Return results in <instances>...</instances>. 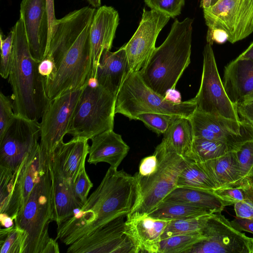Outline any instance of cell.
<instances>
[{
  "label": "cell",
  "instance_id": "1",
  "mask_svg": "<svg viewBox=\"0 0 253 253\" xmlns=\"http://www.w3.org/2000/svg\"><path fill=\"white\" fill-rule=\"evenodd\" d=\"M94 15L93 10L82 8L53 22L48 54L58 65L54 78L45 82L49 100L83 87L91 78L90 30Z\"/></svg>",
  "mask_w": 253,
  "mask_h": 253
},
{
  "label": "cell",
  "instance_id": "2",
  "mask_svg": "<svg viewBox=\"0 0 253 253\" xmlns=\"http://www.w3.org/2000/svg\"><path fill=\"white\" fill-rule=\"evenodd\" d=\"M139 200L135 176L110 167L83 206L57 226L56 239L69 246L104 224L129 214Z\"/></svg>",
  "mask_w": 253,
  "mask_h": 253
},
{
  "label": "cell",
  "instance_id": "3",
  "mask_svg": "<svg viewBox=\"0 0 253 253\" xmlns=\"http://www.w3.org/2000/svg\"><path fill=\"white\" fill-rule=\"evenodd\" d=\"M11 30L12 55L8 82L13 111L15 115L38 121L50 101L45 92V79L39 73V63L31 54L21 17Z\"/></svg>",
  "mask_w": 253,
  "mask_h": 253
},
{
  "label": "cell",
  "instance_id": "4",
  "mask_svg": "<svg viewBox=\"0 0 253 253\" xmlns=\"http://www.w3.org/2000/svg\"><path fill=\"white\" fill-rule=\"evenodd\" d=\"M193 22L189 17L175 20L165 41L138 72L146 84L164 97L168 91L175 89L190 63Z\"/></svg>",
  "mask_w": 253,
  "mask_h": 253
},
{
  "label": "cell",
  "instance_id": "5",
  "mask_svg": "<svg viewBox=\"0 0 253 253\" xmlns=\"http://www.w3.org/2000/svg\"><path fill=\"white\" fill-rule=\"evenodd\" d=\"M196 109L194 98L180 102L169 101L148 86L138 72L131 71L117 95L115 104V114H122L130 120L143 113H159L189 119Z\"/></svg>",
  "mask_w": 253,
  "mask_h": 253
},
{
  "label": "cell",
  "instance_id": "6",
  "mask_svg": "<svg viewBox=\"0 0 253 253\" xmlns=\"http://www.w3.org/2000/svg\"><path fill=\"white\" fill-rule=\"evenodd\" d=\"M51 179L47 160L28 199L14 220V224L27 234L24 253H42L50 237L52 221Z\"/></svg>",
  "mask_w": 253,
  "mask_h": 253
},
{
  "label": "cell",
  "instance_id": "7",
  "mask_svg": "<svg viewBox=\"0 0 253 253\" xmlns=\"http://www.w3.org/2000/svg\"><path fill=\"white\" fill-rule=\"evenodd\" d=\"M154 152L158 159V168L148 177L136 178L139 200L126 218L148 215L154 210L176 188L178 176L190 161L175 152L163 140L156 146Z\"/></svg>",
  "mask_w": 253,
  "mask_h": 253
},
{
  "label": "cell",
  "instance_id": "8",
  "mask_svg": "<svg viewBox=\"0 0 253 253\" xmlns=\"http://www.w3.org/2000/svg\"><path fill=\"white\" fill-rule=\"evenodd\" d=\"M116 96L101 85L86 84L75 108L68 133L91 139L106 130L113 129Z\"/></svg>",
  "mask_w": 253,
  "mask_h": 253
},
{
  "label": "cell",
  "instance_id": "9",
  "mask_svg": "<svg viewBox=\"0 0 253 253\" xmlns=\"http://www.w3.org/2000/svg\"><path fill=\"white\" fill-rule=\"evenodd\" d=\"M46 157L39 143L15 170L0 168V215L14 221L28 199Z\"/></svg>",
  "mask_w": 253,
  "mask_h": 253
},
{
  "label": "cell",
  "instance_id": "10",
  "mask_svg": "<svg viewBox=\"0 0 253 253\" xmlns=\"http://www.w3.org/2000/svg\"><path fill=\"white\" fill-rule=\"evenodd\" d=\"M200 86L194 97L196 110L216 117L240 122L236 105L229 99L219 76L212 45L203 50Z\"/></svg>",
  "mask_w": 253,
  "mask_h": 253
},
{
  "label": "cell",
  "instance_id": "11",
  "mask_svg": "<svg viewBox=\"0 0 253 253\" xmlns=\"http://www.w3.org/2000/svg\"><path fill=\"white\" fill-rule=\"evenodd\" d=\"M203 11L208 30H224L232 43L253 32V0H218Z\"/></svg>",
  "mask_w": 253,
  "mask_h": 253
},
{
  "label": "cell",
  "instance_id": "12",
  "mask_svg": "<svg viewBox=\"0 0 253 253\" xmlns=\"http://www.w3.org/2000/svg\"><path fill=\"white\" fill-rule=\"evenodd\" d=\"M126 216L116 218L69 245L68 253H137L126 224Z\"/></svg>",
  "mask_w": 253,
  "mask_h": 253
},
{
  "label": "cell",
  "instance_id": "13",
  "mask_svg": "<svg viewBox=\"0 0 253 253\" xmlns=\"http://www.w3.org/2000/svg\"><path fill=\"white\" fill-rule=\"evenodd\" d=\"M221 213L210 215L201 231L205 239L186 253H252V238L236 229Z\"/></svg>",
  "mask_w": 253,
  "mask_h": 253
},
{
  "label": "cell",
  "instance_id": "14",
  "mask_svg": "<svg viewBox=\"0 0 253 253\" xmlns=\"http://www.w3.org/2000/svg\"><path fill=\"white\" fill-rule=\"evenodd\" d=\"M84 86L50 100L40 122V147L50 156L63 141Z\"/></svg>",
  "mask_w": 253,
  "mask_h": 253
},
{
  "label": "cell",
  "instance_id": "15",
  "mask_svg": "<svg viewBox=\"0 0 253 253\" xmlns=\"http://www.w3.org/2000/svg\"><path fill=\"white\" fill-rule=\"evenodd\" d=\"M40 123L15 115L0 138V168L13 171L39 143Z\"/></svg>",
  "mask_w": 253,
  "mask_h": 253
},
{
  "label": "cell",
  "instance_id": "16",
  "mask_svg": "<svg viewBox=\"0 0 253 253\" xmlns=\"http://www.w3.org/2000/svg\"><path fill=\"white\" fill-rule=\"evenodd\" d=\"M193 137L220 141L237 151L253 139V128L247 124L216 117L195 110L189 119Z\"/></svg>",
  "mask_w": 253,
  "mask_h": 253
},
{
  "label": "cell",
  "instance_id": "17",
  "mask_svg": "<svg viewBox=\"0 0 253 253\" xmlns=\"http://www.w3.org/2000/svg\"><path fill=\"white\" fill-rule=\"evenodd\" d=\"M170 18L156 10L143 9L136 31L124 45L131 72H139L144 66L156 48L159 34Z\"/></svg>",
  "mask_w": 253,
  "mask_h": 253
},
{
  "label": "cell",
  "instance_id": "18",
  "mask_svg": "<svg viewBox=\"0 0 253 253\" xmlns=\"http://www.w3.org/2000/svg\"><path fill=\"white\" fill-rule=\"evenodd\" d=\"M20 13L31 54L39 63L46 57L49 43L47 0H22Z\"/></svg>",
  "mask_w": 253,
  "mask_h": 253
},
{
  "label": "cell",
  "instance_id": "19",
  "mask_svg": "<svg viewBox=\"0 0 253 253\" xmlns=\"http://www.w3.org/2000/svg\"><path fill=\"white\" fill-rule=\"evenodd\" d=\"M118 11L112 6L103 5L96 9L90 30L91 50V77L95 78L101 55L112 47L119 24Z\"/></svg>",
  "mask_w": 253,
  "mask_h": 253
},
{
  "label": "cell",
  "instance_id": "20",
  "mask_svg": "<svg viewBox=\"0 0 253 253\" xmlns=\"http://www.w3.org/2000/svg\"><path fill=\"white\" fill-rule=\"evenodd\" d=\"M46 156L51 179L52 220L58 226L72 216L83 203L76 195L74 182L65 178L56 169L51 155Z\"/></svg>",
  "mask_w": 253,
  "mask_h": 253
},
{
  "label": "cell",
  "instance_id": "21",
  "mask_svg": "<svg viewBox=\"0 0 253 253\" xmlns=\"http://www.w3.org/2000/svg\"><path fill=\"white\" fill-rule=\"evenodd\" d=\"M88 139L73 138L67 142H62L51 155L54 166L66 178L74 182L82 169L89 153Z\"/></svg>",
  "mask_w": 253,
  "mask_h": 253
},
{
  "label": "cell",
  "instance_id": "22",
  "mask_svg": "<svg viewBox=\"0 0 253 253\" xmlns=\"http://www.w3.org/2000/svg\"><path fill=\"white\" fill-rule=\"evenodd\" d=\"M124 45L114 52L105 50L97 68L95 78L100 85L116 95L130 72Z\"/></svg>",
  "mask_w": 253,
  "mask_h": 253
},
{
  "label": "cell",
  "instance_id": "23",
  "mask_svg": "<svg viewBox=\"0 0 253 253\" xmlns=\"http://www.w3.org/2000/svg\"><path fill=\"white\" fill-rule=\"evenodd\" d=\"M91 140L87 160L89 164L96 165L104 162L109 164L110 167L118 169L129 150V147L123 140L122 136L113 129L99 133Z\"/></svg>",
  "mask_w": 253,
  "mask_h": 253
},
{
  "label": "cell",
  "instance_id": "24",
  "mask_svg": "<svg viewBox=\"0 0 253 253\" xmlns=\"http://www.w3.org/2000/svg\"><path fill=\"white\" fill-rule=\"evenodd\" d=\"M170 221L148 215L126 218V226L137 253H158L161 236Z\"/></svg>",
  "mask_w": 253,
  "mask_h": 253
},
{
  "label": "cell",
  "instance_id": "25",
  "mask_svg": "<svg viewBox=\"0 0 253 253\" xmlns=\"http://www.w3.org/2000/svg\"><path fill=\"white\" fill-rule=\"evenodd\" d=\"M222 83L235 105L253 91V61L237 57L224 68Z\"/></svg>",
  "mask_w": 253,
  "mask_h": 253
},
{
  "label": "cell",
  "instance_id": "26",
  "mask_svg": "<svg viewBox=\"0 0 253 253\" xmlns=\"http://www.w3.org/2000/svg\"><path fill=\"white\" fill-rule=\"evenodd\" d=\"M205 170L217 188L239 187L244 184L236 151L203 162H198Z\"/></svg>",
  "mask_w": 253,
  "mask_h": 253
},
{
  "label": "cell",
  "instance_id": "27",
  "mask_svg": "<svg viewBox=\"0 0 253 253\" xmlns=\"http://www.w3.org/2000/svg\"><path fill=\"white\" fill-rule=\"evenodd\" d=\"M164 201L189 204L205 208L213 213L221 212L227 206L213 191L183 187L175 188Z\"/></svg>",
  "mask_w": 253,
  "mask_h": 253
},
{
  "label": "cell",
  "instance_id": "28",
  "mask_svg": "<svg viewBox=\"0 0 253 253\" xmlns=\"http://www.w3.org/2000/svg\"><path fill=\"white\" fill-rule=\"evenodd\" d=\"M193 138L189 119L178 117L164 134L162 140L177 154L186 157L191 149Z\"/></svg>",
  "mask_w": 253,
  "mask_h": 253
},
{
  "label": "cell",
  "instance_id": "29",
  "mask_svg": "<svg viewBox=\"0 0 253 253\" xmlns=\"http://www.w3.org/2000/svg\"><path fill=\"white\" fill-rule=\"evenodd\" d=\"M213 213L205 208L174 201H163L148 215L166 220L197 217Z\"/></svg>",
  "mask_w": 253,
  "mask_h": 253
},
{
  "label": "cell",
  "instance_id": "30",
  "mask_svg": "<svg viewBox=\"0 0 253 253\" xmlns=\"http://www.w3.org/2000/svg\"><path fill=\"white\" fill-rule=\"evenodd\" d=\"M176 187L213 191L217 187L210 177L196 162L190 160L180 172Z\"/></svg>",
  "mask_w": 253,
  "mask_h": 253
},
{
  "label": "cell",
  "instance_id": "31",
  "mask_svg": "<svg viewBox=\"0 0 253 253\" xmlns=\"http://www.w3.org/2000/svg\"><path fill=\"white\" fill-rule=\"evenodd\" d=\"M232 151L226 143L220 141L194 137L186 158L196 162H203L220 157Z\"/></svg>",
  "mask_w": 253,
  "mask_h": 253
},
{
  "label": "cell",
  "instance_id": "32",
  "mask_svg": "<svg viewBox=\"0 0 253 253\" xmlns=\"http://www.w3.org/2000/svg\"><path fill=\"white\" fill-rule=\"evenodd\" d=\"M201 231L172 236L161 240L158 253H186L204 239Z\"/></svg>",
  "mask_w": 253,
  "mask_h": 253
},
{
  "label": "cell",
  "instance_id": "33",
  "mask_svg": "<svg viewBox=\"0 0 253 253\" xmlns=\"http://www.w3.org/2000/svg\"><path fill=\"white\" fill-rule=\"evenodd\" d=\"M24 230L14 225L0 230V253H24L27 240Z\"/></svg>",
  "mask_w": 253,
  "mask_h": 253
},
{
  "label": "cell",
  "instance_id": "34",
  "mask_svg": "<svg viewBox=\"0 0 253 253\" xmlns=\"http://www.w3.org/2000/svg\"><path fill=\"white\" fill-rule=\"evenodd\" d=\"M211 214L170 220L161 236V240L176 235L201 231Z\"/></svg>",
  "mask_w": 253,
  "mask_h": 253
},
{
  "label": "cell",
  "instance_id": "35",
  "mask_svg": "<svg viewBox=\"0 0 253 253\" xmlns=\"http://www.w3.org/2000/svg\"><path fill=\"white\" fill-rule=\"evenodd\" d=\"M176 118L159 113H143L138 115L135 120L141 121L149 129L159 135L165 133Z\"/></svg>",
  "mask_w": 253,
  "mask_h": 253
},
{
  "label": "cell",
  "instance_id": "36",
  "mask_svg": "<svg viewBox=\"0 0 253 253\" xmlns=\"http://www.w3.org/2000/svg\"><path fill=\"white\" fill-rule=\"evenodd\" d=\"M236 153L245 184L253 179V139L245 142Z\"/></svg>",
  "mask_w": 253,
  "mask_h": 253
},
{
  "label": "cell",
  "instance_id": "37",
  "mask_svg": "<svg viewBox=\"0 0 253 253\" xmlns=\"http://www.w3.org/2000/svg\"><path fill=\"white\" fill-rule=\"evenodd\" d=\"M13 31L12 30L5 37L0 34L1 58L0 64V74L3 79L8 78L12 55Z\"/></svg>",
  "mask_w": 253,
  "mask_h": 253
},
{
  "label": "cell",
  "instance_id": "38",
  "mask_svg": "<svg viewBox=\"0 0 253 253\" xmlns=\"http://www.w3.org/2000/svg\"><path fill=\"white\" fill-rule=\"evenodd\" d=\"M144 2L151 9L174 18L181 13L185 0H144Z\"/></svg>",
  "mask_w": 253,
  "mask_h": 253
},
{
  "label": "cell",
  "instance_id": "39",
  "mask_svg": "<svg viewBox=\"0 0 253 253\" xmlns=\"http://www.w3.org/2000/svg\"><path fill=\"white\" fill-rule=\"evenodd\" d=\"M15 116L11 100L0 92V138L4 134Z\"/></svg>",
  "mask_w": 253,
  "mask_h": 253
},
{
  "label": "cell",
  "instance_id": "40",
  "mask_svg": "<svg viewBox=\"0 0 253 253\" xmlns=\"http://www.w3.org/2000/svg\"><path fill=\"white\" fill-rule=\"evenodd\" d=\"M213 193L227 206L247 199L242 186L219 187L214 189Z\"/></svg>",
  "mask_w": 253,
  "mask_h": 253
},
{
  "label": "cell",
  "instance_id": "41",
  "mask_svg": "<svg viewBox=\"0 0 253 253\" xmlns=\"http://www.w3.org/2000/svg\"><path fill=\"white\" fill-rule=\"evenodd\" d=\"M93 183L90 180L85 169L83 168L74 182V188L76 196L83 203L85 202Z\"/></svg>",
  "mask_w": 253,
  "mask_h": 253
},
{
  "label": "cell",
  "instance_id": "42",
  "mask_svg": "<svg viewBox=\"0 0 253 253\" xmlns=\"http://www.w3.org/2000/svg\"><path fill=\"white\" fill-rule=\"evenodd\" d=\"M235 105L240 120L253 128V91L245 96Z\"/></svg>",
  "mask_w": 253,
  "mask_h": 253
},
{
  "label": "cell",
  "instance_id": "43",
  "mask_svg": "<svg viewBox=\"0 0 253 253\" xmlns=\"http://www.w3.org/2000/svg\"><path fill=\"white\" fill-rule=\"evenodd\" d=\"M158 166V159L156 153L142 159L140 162L138 171L134 175L137 179L146 178L153 173Z\"/></svg>",
  "mask_w": 253,
  "mask_h": 253
},
{
  "label": "cell",
  "instance_id": "44",
  "mask_svg": "<svg viewBox=\"0 0 253 253\" xmlns=\"http://www.w3.org/2000/svg\"><path fill=\"white\" fill-rule=\"evenodd\" d=\"M39 74L45 79V82L52 80L57 71V68L54 60L48 56H46L38 65Z\"/></svg>",
  "mask_w": 253,
  "mask_h": 253
},
{
  "label": "cell",
  "instance_id": "45",
  "mask_svg": "<svg viewBox=\"0 0 253 253\" xmlns=\"http://www.w3.org/2000/svg\"><path fill=\"white\" fill-rule=\"evenodd\" d=\"M237 217L250 219L253 218V202L249 199L237 202L234 204Z\"/></svg>",
  "mask_w": 253,
  "mask_h": 253
},
{
  "label": "cell",
  "instance_id": "46",
  "mask_svg": "<svg viewBox=\"0 0 253 253\" xmlns=\"http://www.w3.org/2000/svg\"><path fill=\"white\" fill-rule=\"evenodd\" d=\"M228 41L227 34L223 30L215 29L208 30L207 35V43L212 45L214 42L219 44H222Z\"/></svg>",
  "mask_w": 253,
  "mask_h": 253
},
{
  "label": "cell",
  "instance_id": "47",
  "mask_svg": "<svg viewBox=\"0 0 253 253\" xmlns=\"http://www.w3.org/2000/svg\"><path fill=\"white\" fill-rule=\"evenodd\" d=\"M232 225L240 231H246L253 234V218L250 219L236 217L230 221Z\"/></svg>",
  "mask_w": 253,
  "mask_h": 253
},
{
  "label": "cell",
  "instance_id": "48",
  "mask_svg": "<svg viewBox=\"0 0 253 253\" xmlns=\"http://www.w3.org/2000/svg\"><path fill=\"white\" fill-rule=\"evenodd\" d=\"M59 247L56 240L50 238L42 253H59Z\"/></svg>",
  "mask_w": 253,
  "mask_h": 253
},
{
  "label": "cell",
  "instance_id": "49",
  "mask_svg": "<svg viewBox=\"0 0 253 253\" xmlns=\"http://www.w3.org/2000/svg\"><path fill=\"white\" fill-rule=\"evenodd\" d=\"M165 98L169 101L172 102H181L180 94L175 89L168 91L166 93Z\"/></svg>",
  "mask_w": 253,
  "mask_h": 253
},
{
  "label": "cell",
  "instance_id": "50",
  "mask_svg": "<svg viewBox=\"0 0 253 253\" xmlns=\"http://www.w3.org/2000/svg\"><path fill=\"white\" fill-rule=\"evenodd\" d=\"M247 197L253 202V179L242 186Z\"/></svg>",
  "mask_w": 253,
  "mask_h": 253
},
{
  "label": "cell",
  "instance_id": "51",
  "mask_svg": "<svg viewBox=\"0 0 253 253\" xmlns=\"http://www.w3.org/2000/svg\"><path fill=\"white\" fill-rule=\"evenodd\" d=\"M238 57L253 61V42Z\"/></svg>",
  "mask_w": 253,
  "mask_h": 253
},
{
  "label": "cell",
  "instance_id": "52",
  "mask_svg": "<svg viewBox=\"0 0 253 253\" xmlns=\"http://www.w3.org/2000/svg\"><path fill=\"white\" fill-rule=\"evenodd\" d=\"M93 8H99L101 6V0H86Z\"/></svg>",
  "mask_w": 253,
  "mask_h": 253
},
{
  "label": "cell",
  "instance_id": "53",
  "mask_svg": "<svg viewBox=\"0 0 253 253\" xmlns=\"http://www.w3.org/2000/svg\"><path fill=\"white\" fill-rule=\"evenodd\" d=\"M212 0H201V7L203 9L208 8L211 5Z\"/></svg>",
  "mask_w": 253,
  "mask_h": 253
},
{
  "label": "cell",
  "instance_id": "54",
  "mask_svg": "<svg viewBox=\"0 0 253 253\" xmlns=\"http://www.w3.org/2000/svg\"><path fill=\"white\" fill-rule=\"evenodd\" d=\"M218 0H211V5L214 4Z\"/></svg>",
  "mask_w": 253,
  "mask_h": 253
},
{
  "label": "cell",
  "instance_id": "55",
  "mask_svg": "<svg viewBox=\"0 0 253 253\" xmlns=\"http://www.w3.org/2000/svg\"><path fill=\"white\" fill-rule=\"evenodd\" d=\"M252 253H253V238H252Z\"/></svg>",
  "mask_w": 253,
  "mask_h": 253
}]
</instances>
